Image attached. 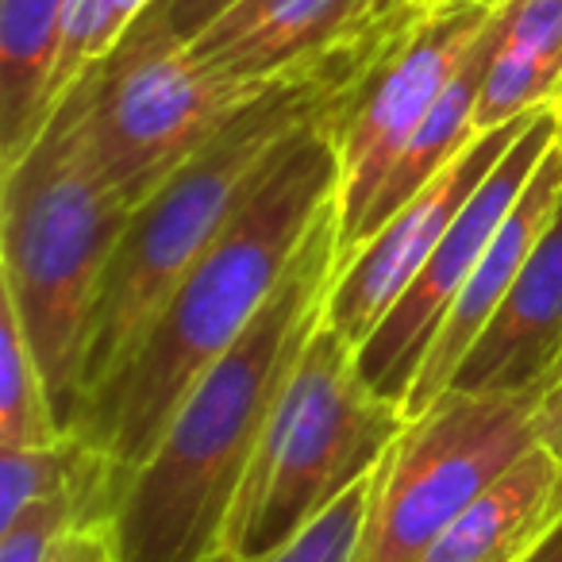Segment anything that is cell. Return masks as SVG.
I'll return each mask as SVG.
<instances>
[{
	"label": "cell",
	"mask_w": 562,
	"mask_h": 562,
	"mask_svg": "<svg viewBox=\"0 0 562 562\" xmlns=\"http://www.w3.org/2000/svg\"><path fill=\"white\" fill-rule=\"evenodd\" d=\"M331 112L281 147L232 224L181 273L124 367L81 405L74 431L127 470L155 454L189 390L232 351L293 266L316 216L339 196Z\"/></svg>",
	"instance_id": "6da1fadb"
},
{
	"label": "cell",
	"mask_w": 562,
	"mask_h": 562,
	"mask_svg": "<svg viewBox=\"0 0 562 562\" xmlns=\"http://www.w3.org/2000/svg\"><path fill=\"white\" fill-rule=\"evenodd\" d=\"M344 266L339 196L316 216L297 258L232 351L181 401L155 454L132 470L112 520L120 562H201L220 547L235 490L281 390L328 313Z\"/></svg>",
	"instance_id": "7a4b0ae2"
},
{
	"label": "cell",
	"mask_w": 562,
	"mask_h": 562,
	"mask_svg": "<svg viewBox=\"0 0 562 562\" xmlns=\"http://www.w3.org/2000/svg\"><path fill=\"white\" fill-rule=\"evenodd\" d=\"M420 4L401 12L374 40L331 55L308 70L285 74L250 97L186 166L170 173L127 220V232L112 255L109 278L93 313V339L86 359V397L97 393L132 355L181 273L212 247L235 212L247 204L281 147L305 124L331 112L347 89L362 78L374 55L416 16ZM86 405V401H81Z\"/></svg>",
	"instance_id": "3957f363"
},
{
	"label": "cell",
	"mask_w": 562,
	"mask_h": 562,
	"mask_svg": "<svg viewBox=\"0 0 562 562\" xmlns=\"http://www.w3.org/2000/svg\"><path fill=\"white\" fill-rule=\"evenodd\" d=\"M132 209L101 173L89 135V74L66 93L0 189V281L24 321L50 401L74 431L86 401L93 313Z\"/></svg>",
	"instance_id": "277c9868"
},
{
	"label": "cell",
	"mask_w": 562,
	"mask_h": 562,
	"mask_svg": "<svg viewBox=\"0 0 562 562\" xmlns=\"http://www.w3.org/2000/svg\"><path fill=\"white\" fill-rule=\"evenodd\" d=\"M405 424V408L362 378L359 347L321 321L235 490L220 547L266 559L293 543L382 467Z\"/></svg>",
	"instance_id": "5b68a950"
},
{
	"label": "cell",
	"mask_w": 562,
	"mask_h": 562,
	"mask_svg": "<svg viewBox=\"0 0 562 562\" xmlns=\"http://www.w3.org/2000/svg\"><path fill=\"white\" fill-rule=\"evenodd\" d=\"M539 401L451 385L374 470L359 562H420L447 524L539 443Z\"/></svg>",
	"instance_id": "8992f818"
},
{
	"label": "cell",
	"mask_w": 562,
	"mask_h": 562,
	"mask_svg": "<svg viewBox=\"0 0 562 562\" xmlns=\"http://www.w3.org/2000/svg\"><path fill=\"white\" fill-rule=\"evenodd\" d=\"M262 89L220 78L193 47L135 20L89 70V135L101 173L135 212Z\"/></svg>",
	"instance_id": "52a82bcc"
},
{
	"label": "cell",
	"mask_w": 562,
	"mask_h": 562,
	"mask_svg": "<svg viewBox=\"0 0 562 562\" xmlns=\"http://www.w3.org/2000/svg\"><path fill=\"white\" fill-rule=\"evenodd\" d=\"M490 20L493 9L477 4H420L331 112L344 247L367 216L385 173L436 109Z\"/></svg>",
	"instance_id": "ba28073f"
},
{
	"label": "cell",
	"mask_w": 562,
	"mask_h": 562,
	"mask_svg": "<svg viewBox=\"0 0 562 562\" xmlns=\"http://www.w3.org/2000/svg\"><path fill=\"white\" fill-rule=\"evenodd\" d=\"M562 135V116L554 109L536 112L528 127L513 139V147L501 155V162L485 173V181L474 189L462 212L454 216V224L447 227V235L439 239V247L428 255V262L420 266L408 290L393 301V308L382 316L374 331L367 336V344L359 347V370L385 401H397L405 408V397L416 382L424 355H428L431 339H436L439 324H443L447 308L454 305V297L462 293L467 278L474 273V266L482 262V255L490 250L493 235L501 232L505 216L513 212V204L520 201L524 186L531 181V173L539 170V162L547 158V150L559 143Z\"/></svg>",
	"instance_id": "9c48e42d"
},
{
	"label": "cell",
	"mask_w": 562,
	"mask_h": 562,
	"mask_svg": "<svg viewBox=\"0 0 562 562\" xmlns=\"http://www.w3.org/2000/svg\"><path fill=\"white\" fill-rule=\"evenodd\" d=\"M543 112V109H539ZM536 120V112L513 124L485 132L447 166L439 178H431L408 204H401L370 239H362L351 255H344V266L336 273V285L328 293V313L324 321L347 339L362 347L370 331L382 324V316L393 308V301L408 290V281L420 273L428 255L439 247L447 227L462 212V204L474 196V189L485 181V173L501 162L513 139Z\"/></svg>",
	"instance_id": "30bf717a"
},
{
	"label": "cell",
	"mask_w": 562,
	"mask_h": 562,
	"mask_svg": "<svg viewBox=\"0 0 562 562\" xmlns=\"http://www.w3.org/2000/svg\"><path fill=\"white\" fill-rule=\"evenodd\" d=\"M385 24H374L370 0H239L189 47L220 78L262 89L374 40Z\"/></svg>",
	"instance_id": "8fae6325"
},
{
	"label": "cell",
	"mask_w": 562,
	"mask_h": 562,
	"mask_svg": "<svg viewBox=\"0 0 562 562\" xmlns=\"http://www.w3.org/2000/svg\"><path fill=\"white\" fill-rule=\"evenodd\" d=\"M562 204V135L547 158L539 162V170L531 173V181L524 186L520 201L513 204V212L505 216L501 232L493 235L490 250L482 255V262L474 266V273L467 278L462 293L454 297V305L447 308L443 324H439L436 339H431L428 355H424L416 382L405 397V416L428 413L431 401L439 393L451 390L454 374L467 362L470 347L477 344V336L485 331V324L497 316L501 301L508 297V290L520 278L524 262H528L531 247L539 243V235L547 232V224L554 220Z\"/></svg>",
	"instance_id": "7c38bea8"
},
{
	"label": "cell",
	"mask_w": 562,
	"mask_h": 562,
	"mask_svg": "<svg viewBox=\"0 0 562 562\" xmlns=\"http://www.w3.org/2000/svg\"><path fill=\"white\" fill-rule=\"evenodd\" d=\"M562 378V204L451 385L543 401Z\"/></svg>",
	"instance_id": "4fadbf2b"
},
{
	"label": "cell",
	"mask_w": 562,
	"mask_h": 562,
	"mask_svg": "<svg viewBox=\"0 0 562 562\" xmlns=\"http://www.w3.org/2000/svg\"><path fill=\"white\" fill-rule=\"evenodd\" d=\"M559 524L562 454L536 443L447 524L420 562H524Z\"/></svg>",
	"instance_id": "5bb4252c"
},
{
	"label": "cell",
	"mask_w": 562,
	"mask_h": 562,
	"mask_svg": "<svg viewBox=\"0 0 562 562\" xmlns=\"http://www.w3.org/2000/svg\"><path fill=\"white\" fill-rule=\"evenodd\" d=\"M74 0H0V166L27 155L50 124V81Z\"/></svg>",
	"instance_id": "9a60e30c"
},
{
	"label": "cell",
	"mask_w": 562,
	"mask_h": 562,
	"mask_svg": "<svg viewBox=\"0 0 562 562\" xmlns=\"http://www.w3.org/2000/svg\"><path fill=\"white\" fill-rule=\"evenodd\" d=\"M493 43H497V12H493L490 27L477 35V43L470 47L467 63L459 66V74L451 78V86L443 89V97L436 101V109L428 112L420 127L413 132V139L405 143L401 158L393 162V170L385 173L382 189L374 193L370 201L367 216L362 224L355 227L351 243L344 247V255H351L362 239L378 232L401 204H408L431 178L447 170L470 143L477 139L474 132V109H477V93H482V78H485V66H490L493 55Z\"/></svg>",
	"instance_id": "2e32d148"
},
{
	"label": "cell",
	"mask_w": 562,
	"mask_h": 562,
	"mask_svg": "<svg viewBox=\"0 0 562 562\" xmlns=\"http://www.w3.org/2000/svg\"><path fill=\"white\" fill-rule=\"evenodd\" d=\"M63 436L66 428L27 344L20 308L0 281V447H50Z\"/></svg>",
	"instance_id": "e0dca14e"
},
{
	"label": "cell",
	"mask_w": 562,
	"mask_h": 562,
	"mask_svg": "<svg viewBox=\"0 0 562 562\" xmlns=\"http://www.w3.org/2000/svg\"><path fill=\"white\" fill-rule=\"evenodd\" d=\"M150 9V0H74L70 27H66L63 55L50 81V116L66 101L74 86L93 70L101 58L116 50V43L135 27V20Z\"/></svg>",
	"instance_id": "ac0fdd59"
},
{
	"label": "cell",
	"mask_w": 562,
	"mask_h": 562,
	"mask_svg": "<svg viewBox=\"0 0 562 562\" xmlns=\"http://www.w3.org/2000/svg\"><path fill=\"white\" fill-rule=\"evenodd\" d=\"M370 497H374V474L362 477L355 490H347L324 516H316L293 543L266 559H239V554L216 547L201 562H359L362 531H367Z\"/></svg>",
	"instance_id": "d6986e66"
},
{
	"label": "cell",
	"mask_w": 562,
	"mask_h": 562,
	"mask_svg": "<svg viewBox=\"0 0 562 562\" xmlns=\"http://www.w3.org/2000/svg\"><path fill=\"white\" fill-rule=\"evenodd\" d=\"M239 0H150V9L139 20H147L155 32H162L173 43H193L204 35L220 16Z\"/></svg>",
	"instance_id": "ffe728a7"
},
{
	"label": "cell",
	"mask_w": 562,
	"mask_h": 562,
	"mask_svg": "<svg viewBox=\"0 0 562 562\" xmlns=\"http://www.w3.org/2000/svg\"><path fill=\"white\" fill-rule=\"evenodd\" d=\"M47 562H120L116 539H112V524L70 531V536L50 551Z\"/></svg>",
	"instance_id": "44dd1931"
},
{
	"label": "cell",
	"mask_w": 562,
	"mask_h": 562,
	"mask_svg": "<svg viewBox=\"0 0 562 562\" xmlns=\"http://www.w3.org/2000/svg\"><path fill=\"white\" fill-rule=\"evenodd\" d=\"M536 424H539V443H547L554 454H562V378H559V385L547 390V397L539 401Z\"/></svg>",
	"instance_id": "7402d4cb"
},
{
	"label": "cell",
	"mask_w": 562,
	"mask_h": 562,
	"mask_svg": "<svg viewBox=\"0 0 562 562\" xmlns=\"http://www.w3.org/2000/svg\"><path fill=\"white\" fill-rule=\"evenodd\" d=\"M524 562H562V524L551 531V536L543 539V543L536 547V551L528 554Z\"/></svg>",
	"instance_id": "603a6c76"
},
{
	"label": "cell",
	"mask_w": 562,
	"mask_h": 562,
	"mask_svg": "<svg viewBox=\"0 0 562 562\" xmlns=\"http://www.w3.org/2000/svg\"><path fill=\"white\" fill-rule=\"evenodd\" d=\"M408 4H413V0H370V16H374V24H382V20L401 16Z\"/></svg>",
	"instance_id": "cb8c5ba5"
},
{
	"label": "cell",
	"mask_w": 562,
	"mask_h": 562,
	"mask_svg": "<svg viewBox=\"0 0 562 562\" xmlns=\"http://www.w3.org/2000/svg\"><path fill=\"white\" fill-rule=\"evenodd\" d=\"M436 4H477V9H493V12H497L501 4H508V0H436Z\"/></svg>",
	"instance_id": "d4e9b609"
},
{
	"label": "cell",
	"mask_w": 562,
	"mask_h": 562,
	"mask_svg": "<svg viewBox=\"0 0 562 562\" xmlns=\"http://www.w3.org/2000/svg\"><path fill=\"white\" fill-rule=\"evenodd\" d=\"M413 4H424V9H428V4H436V0H413Z\"/></svg>",
	"instance_id": "484cf974"
},
{
	"label": "cell",
	"mask_w": 562,
	"mask_h": 562,
	"mask_svg": "<svg viewBox=\"0 0 562 562\" xmlns=\"http://www.w3.org/2000/svg\"><path fill=\"white\" fill-rule=\"evenodd\" d=\"M554 112H559V116H562V104H559V109H554Z\"/></svg>",
	"instance_id": "4316f807"
}]
</instances>
